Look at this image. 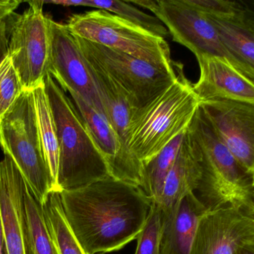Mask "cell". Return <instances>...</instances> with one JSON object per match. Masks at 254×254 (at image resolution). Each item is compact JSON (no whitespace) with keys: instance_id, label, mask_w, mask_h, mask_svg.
<instances>
[{"instance_id":"cb8c5ba5","label":"cell","mask_w":254,"mask_h":254,"mask_svg":"<svg viewBox=\"0 0 254 254\" xmlns=\"http://www.w3.org/2000/svg\"><path fill=\"white\" fill-rule=\"evenodd\" d=\"M24 220L33 254H58L45 218L43 205L36 199L25 181Z\"/></svg>"},{"instance_id":"f546056e","label":"cell","mask_w":254,"mask_h":254,"mask_svg":"<svg viewBox=\"0 0 254 254\" xmlns=\"http://www.w3.org/2000/svg\"><path fill=\"white\" fill-rule=\"evenodd\" d=\"M234 254H254V240L242 246Z\"/></svg>"},{"instance_id":"4dcf8cb0","label":"cell","mask_w":254,"mask_h":254,"mask_svg":"<svg viewBox=\"0 0 254 254\" xmlns=\"http://www.w3.org/2000/svg\"><path fill=\"white\" fill-rule=\"evenodd\" d=\"M0 254H6L4 243V234H3L2 219H1V210H0Z\"/></svg>"},{"instance_id":"8992f818","label":"cell","mask_w":254,"mask_h":254,"mask_svg":"<svg viewBox=\"0 0 254 254\" xmlns=\"http://www.w3.org/2000/svg\"><path fill=\"white\" fill-rule=\"evenodd\" d=\"M74 35L158 67L173 69L165 39L107 10L74 14L66 23Z\"/></svg>"},{"instance_id":"7c38bea8","label":"cell","mask_w":254,"mask_h":254,"mask_svg":"<svg viewBox=\"0 0 254 254\" xmlns=\"http://www.w3.org/2000/svg\"><path fill=\"white\" fill-rule=\"evenodd\" d=\"M200 107L210 125L238 162L254 172V105L238 101H209Z\"/></svg>"},{"instance_id":"83f0119b","label":"cell","mask_w":254,"mask_h":254,"mask_svg":"<svg viewBox=\"0 0 254 254\" xmlns=\"http://www.w3.org/2000/svg\"><path fill=\"white\" fill-rule=\"evenodd\" d=\"M8 18L0 20V65L9 55Z\"/></svg>"},{"instance_id":"7402d4cb","label":"cell","mask_w":254,"mask_h":254,"mask_svg":"<svg viewBox=\"0 0 254 254\" xmlns=\"http://www.w3.org/2000/svg\"><path fill=\"white\" fill-rule=\"evenodd\" d=\"M185 131L170 142L152 159L142 164L140 188L152 202H157L162 193L164 182L176 161Z\"/></svg>"},{"instance_id":"2e32d148","label":"cell","mask_w":254,"mask_h":254,"mask_svg":"<svg viewBox=\"0 0 254 254\" xmlns=\"http://www.w3.org/2000/svg\"><path fill=\"white\" fill-rule=\"evenodd\" d=\"M204 158L201 146L188 128L164 182L162 193L154 202L161 207L164 216L172 214L185 195L196 192L204 172Z\"/></svg>"},{"instance_id":"836d02e7","label":"cell","mask_w":254,"mask_h":254,"mask_svg":"<svg viewBox=\"0 0 254 254\" xmlns=\"http://www.w3.org/2000/svg\"></svg>"},{"instance_id":"5bb4252c","label":"cell","mask_w":254,"mask_h":254,"mask_svg":"<svg viewBox=\"0 0 254 254\" xmlns=\"http://www.w3.org/2000/svg\"><path fill=\"white\" fill-rule=\"evenodd\" d=\"M25 180L13 160L0 161V210L6 254H33L24 220Z\"/></svg>"},{"instance_id":"d6a6232c","label":"cell","mask_w":254,"mask_h":254,"mask_svg":"<svg viewBox=\"0 0 254 254\" xmlns=\"http://www.w3.org/2000/svg\"><path fill=\"white\" fill-rule=\"evenodd\" d=\"M253 179H254V174H253Z\"/></svg>"},{"instance_id":"484cf974","label":"cell","mask_w":254,"mask_h":254,"mask_svg":"<svg viewBox=\"0 0 254 254\" xmlns=\"http://www.w3.org/2000/svg\"><path fill=\"white\" fill-rule=\"evenodd\" d=\"M10 56L0 65V121L23 92Z\"/></svg>"},{"instance_id":"8fae6325","label":"cell","mask_w":254,"mask_h":254,"mask_svg":"<svg viewBox=\"0 0 254 254\" xmlns=\"http://www.w3.org/2000/svg\"><path fill=\"white\" fill-rule=\"evenodd\" d=\"M254 240V216L225 206L208 210L201 218L190 254H234Z\"/></svg>"},{"instance_id":"44dd1931","label":"cell","mask_w":254,"mask_h":254,"mask_svg":"<svg viewBox=\"0 0 254 254\" xmlns=\"http://www.w3.org/2000/svg\"><path fill=\"white\" fill-rule=\"evenodd\" d=\"M37 114V125L43 143L46 162L53 180L55 192H57L58 168H59V144L56 125L44 83L33 90Z\"/></svg>"},{"instance_id":"ac0fdd59","label":"cell","mask_w":254,"mask_h":254,"mask_svg":"<svg viewBox=\"0 0 254 254\" xmlns=\"http://www.w3.org/2000/svg\"><path fill=\"white\" fill-rule=\"evenodd\" d=\"M228 51L230 63L254 84V21L247 13L231 19L210 16Z\"/></svg>"},{"instance_id":"30bf717a","label":"cell","mask_w":254,"mask_h":254,"mask_svg":"<svg viewBox=\"0 0 254 254\" xmlns=\"http://www.w3.org/2000/svg\"><path fill=\"white\" fill-rule=\"evenodd\" d=\"M152 13L165 25L173 40L188 48L196 58L219 57L230 62L229 54L211 19L186 0L157 1Z\"/></svg>"},{"instance_id":"6da1fadb","label":"cell","mask_w":254,"mask_h":254,"mask_svg":"<svg viewBox=\"0 0 254 254\" xmlns=\"http://www.w3.org/2000/svg\"><path fill=\"white\" fill-rule=\"evenodd\" d=\"M59 193L65 219L87 254L119 251L137 239L153 203L141 188L113 177Z\"/></svg>"},{"instance_id":"3957f363","label":"cell","mask_w":254,"mask_h":254,"mask_svg":"<svg viewBox=\"0 0 254 254\" xmlns=\"http://www.w3.org/2000/svg\"><path fill=\"white\" fill-rule=\"evenodd\" d=\"M178 67L175 83L153 102L134 112L131 117L128 149L142 164L188 129L201 104L192 84L181 66Z\"/></svg>"},{"instance_id":"9a60e30c","label":"cell","mask_w":254,"mask_h":254,"mask_svg":"<svg viewBox=\"0 0 254 254\" xmlns=\"http://www.w3.org/2000/svg\"><path fill=\"white\" fill-rule=\"evenodd\" d=\"M196 58L200 77L192 88L201 102L225 100L254 105V84L228 60L207 55Z\"/></svg>"},{"instance_id":"7a4b0ae2","label":"cell","mask_w":254,"mask_h":254,"mask_svg":"<svg viewBox=\"0 0 254 254\" xmlns=\"http://www.w3.org/2000/svg\"><path fill=\"white\" fill-rule=\"evenodd\" d=\"M44 85L59 144L57 192L78 189L111 177L105 160L72 101L49 73Z\"/></svg>"},{"instance_id":"e0dca14e","label":"cell","mask_w":254,"mask_h":254,"mask_svg":"<svg viewBox=\"0 0 254 254\" xmlns=\"http://www.w3.org/2000/svg\"><path fill=\"white\" fill-rule=\"evenodd\" d=\"M208 210L195 192H190L172 214H163L161 254H190L200 219Z\"/></svg>"},{"instance_id":"ffe728a7","label":"cell","mask_w":254,"mask_h":254,"mask_svg":"<svg viewBox=\"0 0 254 254\" xmlns=\"http://www.w3.org/2000/svg\"><path fill=\"white\" fill-rule=\"evenodd\" d=\"M45 3L69 6L97 7L118 15L128 22L143 28L146 31L165 39L169 31L163 22L155 16L148 14L139 10L137 7L127 1L119 0H52L43 1Z\"/></svg>"},{"instance_id":"d6986e66","label":"cell","mask_w":254,"mask_h":254,"mask_svg":"<svg viewBox=\"0 0 254 254\" xmlns=\"http://www.w3.org/2000/svg\"><path fill=\"white\" fill-rule=\"evenodd\" d=\"M86 60L91 76L99 92L104 115L119 135L124 150L128 155L134 157L128 146V131L134 110L116 82L99 66L86 58Z\"/></svg>"},{"instance_id":"277c9868","label":"cell","mask_w":254,"mask_h":254,"mask_svg":"<svg viewBox=\"0 0 254 254\" xmlns=\"http://www.w3.org/2000/svg\"><path fill=\"white\" fill-rule=\"evenodd\" d=\"M188 129L204 152V172L196 192L209 210L232 206L252 213L253 174L232 155L198 107Z\"/></svg>"},{"instance_id":"4316f807","label":"cell","mask_w":254,"mask_h":254,"mask_svg":"<svg viewBox=\"0 0 254 254\" xmlns=\"http://www.w3.org/2000/svg\"><path fill=\"white\" fill-rule=\"evenodd\" d=\"M188 4L207 16L228 19L246 13L244 7L235 1L225 0H186Z\"/></svg>"},{"instance_id":"1f68e13d","label":"cell","mask_w":254,"mask_h":254,"mask_svg":"<svg viewBox=\"0 0 254 254\" xmlns=\"http://www.w3.org/2000/svg\"><path fill=\"white\" fill-rule=\"evenodd\" d=\"M252 212H253V214L254 215V189L253 194H252Z\"/></svg>"},{"instance_id":"9c48e42d","label":"cell","mask_w":254,"mask_h":254,"mask_svg":"<svg viewBox=\"0 0 254 254\" xmlns=\"http://www.w3.org/2000/svg\"><path fill=\"white\" fill-rule=\"evenodd\" d=\"M49 20L50 34L48 73L64 91L76 93L104 115L99 92L75 36L66 24Z\"/></svg>"},{"instance_id":"ba28073f","label":"cell","mask_w":254,"mask_h":254,"mask_svg":"<svg viewBox=\"0 0 254 254\" xmlns=\"http://www.w3.org/2000/svg\"><path fill=\"white\" fill-rule=\"evenodd\" d=\"M22 14L9 16V56L24 91H33L44 83L48 74L50 34L43 1H28Z\"/></svg>"},{"instance_id":"603a6c76","label":"cell","mask_w":254,"mask_h":254,"mask_svg":"<svg viewBox=\"0 0 254 254\" xmlns=\"http://www.w3.org/2000/svg\"><path fill=\"white\" fill-rule=\"evenodd\" d=\"M43 207L58 254H87L65 219L59 192H51Z\"/></svg>"},{"instance_id":"5b68a950","label":"cell","mask_w":254,"mask_h":254,"mask_svg":"<svg viewBox=\"0 0 254 254\" xmlns=\"http://www.w3.org/2000/svg\"><path fill=\"white\" fill-rule=\"evenodd\" d=\"M0 146L43 205L55 186L37 125L33 91H23L0 121Z\"/></svg>"},{"instance_id":"f1b7e54d","label":"cell","mask_w":254,"mask_h":254,"mask_svg":"<svg viewBox=\"0 0 254 254\" xmlns=\"http://www.w3.org/2000/svg\"><path fill=\"white\" fill-rule=\"evenodd\" d=\"M21 3L19 0H0V20L13 14Z\"/></svg>"},{"instance_id":"d4e9b609","label":"cell","mask_w":254,"mask_h":254,"mask_svg":"<svg viewBox=\"0 0 254 254\" xmlns=\"http://www.w3.org/2000/svg\"><path fill=\"white\" fill-rule=\"evenodd\" d=\"M164 216L158 204L152 203L146 225L137 238L134 254H161Z\"/></svg>"},{"instance_id":"4fadbf2b","label":"cell","mask_w":254,"mask_h":254,"mask_svg":"<svg viewBox=\"0 0 254 254\" xmlns=\"http://www.w3.org/2000/svg\"><path fill=\"white\" fill-rule=\"evenodd\" d=\"M70 95L94 143L105 160L111 177L140 187L142 163L125 152L119 135L105 115L89 105L77 94L71 92Z\"/></svg>"},{"instance_id":"52a82bcc","label":"cell","mask_w":254,"mask_h":254,"mask_svg":"<svg viewBox=\"0 0 254 254\" xmlns=\"http://www.w3.org/2000/svg\"><path fill=\"white\" fill-rule=\"evenodd\" d=\"M75 37L85 58L99 66L116 82L134 112L153 102L177 79L174 68L158 67L123 52Z\"/></svg>"}]
</instances>
